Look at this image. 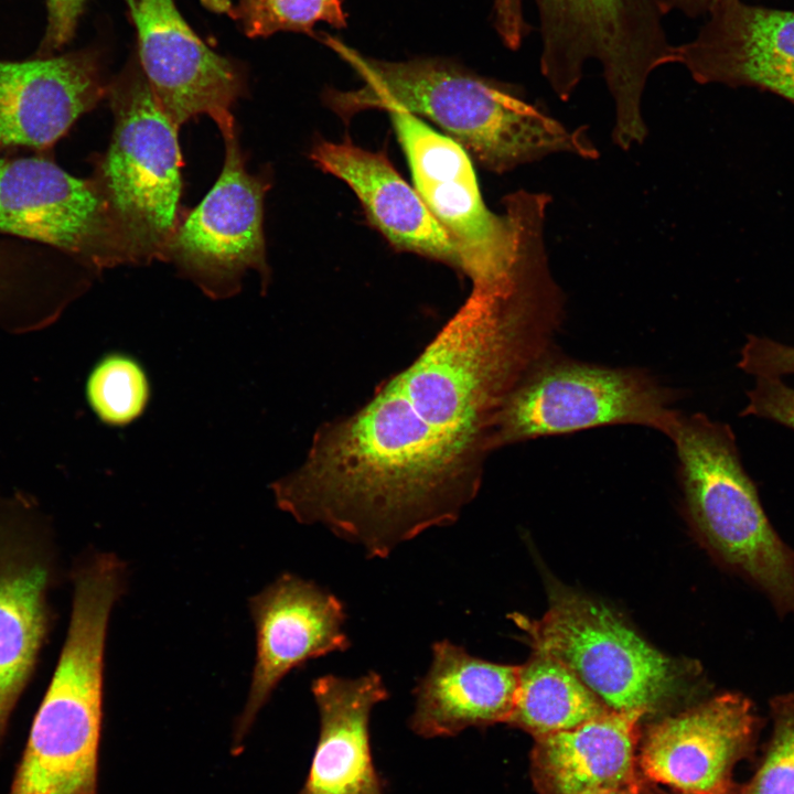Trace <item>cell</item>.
Instances as JSON below:
<instances>
[{"mask_svg": "<svg viewBox=\"0 0 794 794\" xmlns=\"http://www.w3.org/2000/svg\"><path fill=\"white\" fill-rule=\"evenodd\" d=\"M564 314L545 272L472 290L408 367L316 430L303 463L271 484L279 508L369 558L455 523L481 487L505 397L552 347Z\"/></svg>", "mask_w": 794, "mask_h": 794, "instance_id": "obj_1", "label": "cell"}, {"mask_svg": "<svg viewBox=\"0 0 794 794\" xmlns=\"http://www.w3.org/2000/svg\"><path fill=\"white\" fill-rule=\"evenodd\" d=\"M523 11V0H494L493 2V12L501 19H515Z\"/></svg>", "mask_w": 794, "mask_h": 794, "instance_id": "obj_31", "label": "cell"}, {"mask_svg": "<svg viewBox=\"0 0 794 794\" xmlns=\"http://www.w3.org/2000/svg\"><path fill=\"white\" fill-rule=\"evenodd\" d=\"M320 41L360 77L351 90L329 89L339 116L366 109H401L437 124L485 169L505 173L558 152L597 159L586 127L569 130L496 81L442 58L384 61L366 56L330 34Z\"/></svg>", "mask_w": 794, "mask_h": 794, "instance_id": "obj_2", "label": "cell"}, {"mask_svg": "<svg viewBox=\"0 0 794 794\" xmlns=\"http://www.w3.org/2000/svg\"><path fill=\"white\" fill-rule=\"evenodd\" d=\"M151 397L148 374L129 354L104 355L90 371L86 398L97 418L110 427H125L143 415Z\"/></svg>", "mask_w": 794, "mask_h": 794, "instance_id": "obj_24", "label": "cell"}, {"mask_svg": "<svg viewBox=\"0 0 794 794\" xmlns=\"http://www.w3.org/2000/svg\"><path fill=\"white\" fill-rule=\"evenodd\" d=\"M320 733L307 780L298 794H384L375 770L369 718L389 697L380 674L355 678L326 674L311 685Z\"/></svg>", "mask_w": 794, "mask_h": 794, "instance_id": "obj_19", "label": "cell"}, {"mask_svg": "<svg viewBox=\"0 0 794 794\" xmlns=\"http://www.w3.org/2000/svg\"><path fill=\"white\" fill-rule=\"evenodd\" d=\"M640 793V792H639ZM622 788L599 787L582 792L581 794H639Z\"/></svg>", "mask_w": 794, "mask_h": 794, "instance_id": "obj_32", "label": "cell"}, {"mask_svg": "<svg viewBox=\"0 0 794 794\" xmlns=\"http://www.w3.org/2000/svg\"><path fill=\"white\" fill-rule=\"evenodd\" d=\"M57 556L49 521L25 496L0 497V747L53 626Z\"/></svg>", "mask_w": 794, "mask_h": 794, "instance_id": "obj_10", "label": "cell"}, {"mask_svg": "<svg viewBox=\"0 0 794 794\" xmlns=\"http://www.w3.org/2000/svg\"><path fill=\"white\" fill-rule=\"evenodd\" d=\"M540 34V73L568 100L589 62H597L614 100L615 120L642 119L650 75L674 64L664 28L665 0H534Z\"/></svg>", "mask_w": 794, "mask_h": 794, "instance_id": "obj_7", "label": "cell"}, {"mask_svg": "<svg viewBox=\"0 0 794 794\" xmlns=\"http://www.w3.org/2000/svg\"><path fill=\"white\" fill-rule=\"evenodd\" d=\"M248 605L256 631V658L247 701L234 729L236 752L289 672L351 646L343 630V602L313 581L286 572L253 596Z\"/></svg>", "mask_w": 794, "mask_h": 794, "instance_id": "obj_15", "label": "cell"}, {"mask_svg": "<svg viewBox=\"0 0 794 794\" xmlns=\"http://www.w3.org/2000/svg\"><path fill=\"white\" fill-rule=\"evenodd\" d=\"M0 236L49 246L92 270L125 264L93 176L69 174L47 152L0 157Z\"/></svg>", "mask_w": 794, "mask_h": 794, "instance_id": "obj_11", "label": "cell"}, {"mask_svg": "<svg viewBox=\"0 0 794 794\" xmlns=\"http://www.w3.org/2000/svg\"><path fill=\"white\" fill-rule=\"evenodd\" d=\"M760 727L748 697L723 693L651 726L637 766L679 793L737 794L732 770L752 755Z\"/></svg>", "mask_w": 794, "mask_h": 794, "instance_id": "obj_14", "label": "cell"}, {"mask_svg": "<svg viewBox=\"0 0 794 794\" xmlns=\"http://www.w3.org/2000/svg\"><path fill=\"white\" fill-rule=\"evenodd\" d=\"M772 736L764 758L741 794H794V691L770 701Z\"/></svg>", "mask_w": 794, "mask_h": 794, "instance_id": "obj_26", "label": "cell"}, {"mask_svg": "<svg viewBox=\"0 0 794 794\" xmlns=\"http://www.w3.org/2000/svg\"><path fill=\"white\" fill-rule=\"evenodd\" d=\"M407 157L415 186L448 234L472 289L487 290L508 283L518 268L527 233L547 210L550 196L519 190L503 200L505 214L485 205L464 149L416 115L388 111Z\"/></svg>", "mask_w": 794, "mask_h": 794, "instance_id": "obj_6", "label": "cell"}, {"mask_svg": "<svg viewBox=\"0 0 794 794\" xmlns=\"http://www.w3.org/2000/svg\"><path fill=\"white\" fill-rule=\"evenodd\" d=\"M721 0H665L668 13L678 11L684 15L694 19L707 15L711 9Z\"/></svg>", "mask_w": 794, "mask_h": 794, "instance_id": "obj_30", "label": "cell"}, {"mask_svg": "<svg viewBox=\"0 0 794 794\" xmlns=\"http://www.w3.org/2000/svg\"><path fill=\"white\" fill-rule=\"evenodd\" d=\"M673 391L644 371L544 353L505 397L495 420V450L545 436L610 425H640L668 436L680 412Z\"/></svg>", "mask_w": 794, "mask_h": 794, "instance_id": "obj_8", "label": "cell"}, {"mask_svg": "<svg viewBox=\"0 0 794 794\" xmlns=\"http://www.w3.org/2000/svg\"><path fill=\"white\" fill-rule=\"evenodd\" d=\"M674 64L698 84L753 87L794 103V11L721 0Z\"/></svg>", "mask_w": 794, "mask_h": 794, "instance_id": "obj_16", "label": "cell"}, {"mask_svg": "<svg viewBox=\"0 0 794 794\" xmlns=\"http://www.w3.org/2000/svg\"><path fill=\"white\" fill-rule=\"evenodd\" d=\"M738 366L754 377L794 374V346L750 334L741 348Z\"/></svg>", "mask_w": 794, "mask_h": 794, "instance_id": "obj_28", "label": "cell"}, {"mask_svg": "<svg viewBox=\"0 0 794 794\" xmlns=\"http://www.w3.org/2000/svg\"><path fill=\"white\" fill-rule=\"evenodd\" d=\"M667 437L688 516L704 545L780 615L794 614V550L771 524L731 428L706 415L679 414Z\"/></svg>", "mask_w": 794, "mask_h": 794, "instance_id": "obj_4", "label": "cell"}, {"mask_svg": "<svg viewBox=\"0 0 794 794\" xmlns=\"http://www.w3.org/2000/svg\"><path fill=\"white\" fill-rule=\"evenodd\" d=\"M639 794H642L641 791H640ZM652 794H669V793H652ZM673 794H684V793L676 792V793H673Z\"/></svg>", "mask_w": 794, "mask_h": 794, "instance_id": "obj_33", "label": "cell"}, {"mask_svg": "<svg viewBox=\"0 0 794 794\" xmlns=\"http://www.w3.org/2000/svg\"><path fill=\"white\" fill-rule=\"evenodd\" d=\"M107 90L92 50L0 60V157L24 149L49 152Z\"/></svg>", "mask_w": 794, "mask_h": 794, "instance_id": "obj_17", "label": "cell"}, {"mask_svg": "<svg viewBox=\"0 0 794 794\" xmlns=\"http://www.w3.org/2000/svg\"><path fill=\"white\" fill-rule=\"evenodd\" d=\"M249 37H266L278 32L314 35V26L325 23L335 29L347 25L342 0H238L228 9Z\"/></svg>", "mask_w": 794, "mask_h": 794, "instance_id": "obj_25", "label": "cell"}, {"mask_svg": "<svg viewBox=\"0 0 794 794\" xmlns=\"http://www.w3.org/2000/svg\"><path fill=\"white\" fill-rule=\"evenodd\" d=\"M82 267L57 249L0 236V329L28 333L54 323L84 290Z\"/></svg>", "mask_w": 794, "mask_h": 794, "instance_id": "obj_22", "label": "cell"}, {"mask_svg": "<svg viewBox=\"0 0 794 794\" xmlns=\"http://www.w3.org/2000/svg\"><path fill=\"white\" fill-rule=\"evenodd\" d=\"M642 710H610L575 728L535 738L532 774L541 794H581L599 787L639 793Z\"/></svg>", "mask_w": 794, "mask_h": 794, "instance_id": "obj_21", "label": "cell"}, {"mask_svg": "<svg viewBox=\"0 0 794 794\" xmlns=\"http://www.w3.org/2000/svg\"><path fill=\"white\" fill-rule=\"evenodd\" d=\"M114 132L95 180L126 262L167 259L180 224L178 127L155 100L138 58L108 84Z\"/></svg>", "mask_w": 794, "mask_h": 794, "instance_id": "obj_5", "label": "cell"}, {"mask_svg": "<svg viewBox=\"0 0 794 794\" xmlns=\"http://www.w3.org/2000/svg\"><path fill=\"white\" fill-rule=\"evenodd\" d=\"M137 32L138 62L151 92L179 128L207 115L224 130L244 89L228 58L210 49L186 23L174 0H124Z\"/></svg>", "mask_w": 794, "mask_h": 794, "instance_id": "obj_13", "label": "cell"}, {"mask_svg": "<svg viewBox=\"0 0 794 794\" xmlns=\"http://www.w3.org/2000/svg\"><path fill=\"white\" fill-rule=\"evenodd\" d=\"M86 0H45L47 22L37 56H51L74 36Z\"/></svg>", "mask_w": 794, "mask_h": 794, "instance_id": "obj_29", "label": "cell"}, {"mask_svg": "<svg viewBox=\"0 0 794 794\" xmlns=\"http://www.w3.org/2000/svg\"><path fill=\"white\" fill-rule=\"evenodd\" d=\"M310 157L319 169L353 190L369 223L395 249L461 271L459 255L448 234L385 152L369 151L351 141H319Z\"/></svg>", "mask_w": 794, "mask_h": 794, "instance_id": "obj_18", "label": "cell"}, {"mask_svg": "<svg viewBox=\"0 0 794 794\" xmlns=\"http://www.w3.org/2000/svg\"><path fill=\"white\" fill-rule=\"evenodd\" d=\"M126 573L105 554L75 564L66 637L8 794H98L105 644Z\"/></svg>", "mask_w": 794, "mask_h": 794, "instance_id": "obj_3", "label": "cell"}, {"mask_svg": "<svg viewBox=\"0 0 794 794\" xmlns=\"http://www.w3.org/2000/svg\"><path fill=\"white\" fill-rule=\"evenodd\" d=\"M518 676L519 666L475 657L449 640L434 642L428 672L414 689L409 726L421 737L436 738L507 723Z\"/></svg>", "mask_w": 794, "mask_h": 794, "instance_id": "obj_20", "label": "cell"}, {"mask_svg": "<svg viewBox=\"0 0 794 794\" xmlns=\"http://www.w3.org/2000/svg\"><path fill=\"white\" fill-rule=\"evenodd\" d=\"M742 416L771 420L794 430V388L780 377H755Z\"/></svg>", "mask_w": 794, "mask_h": 794, "instance_id": "obj_27", "label": "cell"}, {"mask_svg": "<svg viewBox=\"0 0 794 794\" xmlns=\"http://www.w3.org/2000/svg\"><path fill=\"white\" fill-rule=\"evenodd\" d=\"M511 619L533 652L564 664L612 710L647 713L685 683L676 662L584 596L556 591L541 618L512 613Z\"/></svg>", "mask_w": 794, "mask_h": 794, "instance_id": "obj_9", "label": "cell"}, {"mask_svg": "<svg viewBox=\"0 0 794 794\" xmlns=\"http://www.w3.org/2000/svg\"><path fill=\"white\" fill-rule=\"evenodd\" d=\"M221 132L225 142L222 173L204 200L180 222L167 254V259L213 299L237 293L247 270L259 272L262 289L269 280L262 229L269 183L246 171L236 126Z\"/></svg>", "mask_w": 794, "mask_h": 794, "instance_id": "obj_12", "label": "cell"}, {"mask_svg": "<svg viewBox=\"0 0 794 794\" xmlns=\"http://www.w3.org/2000/svg\"><path fill=\"white\" fill-rule=\"evenodd\" d=\"M612 709L568 667L533 652L519 666L515 704L507 723L535 738L575 728Z\"/></svg>", "mask_w": 794, "mask_h": 794, "instance_id": "obj_23", "label": "cell"}]
</instances>
